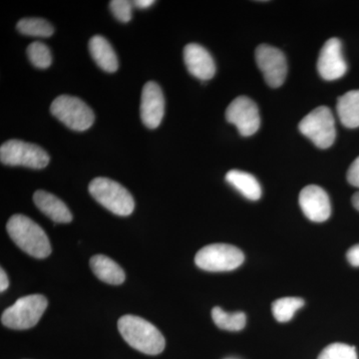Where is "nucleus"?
<instances>
[{"label":"nucleus","mask_w":359,"mask_h":359,"mask_svg":"<svg viewBox=\"0 0 359 359\" xmlns=\"http://www.w3.org/2000/svg\"><path fill=\"white\" fill-rule=\"evenodd\" d=\"M118 330L130 346L148 355L160 354L166 346L160 330L140 316H122L118 320Z\"/></svg>","instance_id":"obj_1"},{"label":"nucleus","mask_w":359,"mask_h":359,"mask_svg":"<svg viewBox=\"0 0 359 359\" xmlns=\"http://www.w3.org/2000/svg\"><path fill=\"white\" fill-rule=\"evenodd\" d=\"M11 240L23 252L36 259H45L51 254V245L43 229L23 215H14L6 224Z\"/></svg>","instance_id":"obj_2"},{"label":"nucleus","mask_w":359,"mask_h":359,"mask_svg":"<svg viewBox=\"0 0 359 359\" xmlns=\"http://www.w3.org/2000/svg\"><path fill=\"white\" fill-rule=\"evenodd\" d=\"M89 193L99 204L117 216H130L134 211L135 202L131 194L113 180L102 177L92 180Z\"/></svg>","instance_id":"obj_3"},{"label":"nucleus","mask_w":359,"mask_h":359,"mask_svg":"<svg viewBox=\"0 0 359 359\" xmlns=\"http://www.w3.org/2000/svg\"><path fill=\"white\" fill-rule=\"evenodd\" d=\"M47 306L48 302L44 295H26L4 311L2 325L11 330H20L35 327L46 311Z\"/></svg>","instance_id":"obj_4"},{"label":"nucleus","mask_w":359,"mask_h":359,"mask_svg":"<svg viewBox=\"0 0 359 359\" xmlns=\"http://www.w3.org/2000/svg\"><path fill=\"white\" fill-rule=\"evenodd\" d=\"M299 128L302 135L320 149L330 148L337 137L334 114L327 106H320L309 113L299 122Z\"/></svg>","instance_id":"obj_5"},{"label":"nucleus","mask_w":359,"mask_h":359,"mask_svg":"<svg viewBox=\"0 0 359 359\" xmlns=\"http://www.w3.org/2000/svg\"><path fill=\"white\" fill-rule=\"evenodd\" d=\"M244 252L235 245L226 244L208 245L195 257V263L207 271H230L244 263Z\"/></svg>","instance_id":"obj_6"},{"label":"nucleus","mask_w":359,"mask_h":359,"mask_svg":"<svg viewBox=\"0 0 359 359\" xmlns=\"http://www.w3.org/2000/svg\"><path fill=\"white\" fill-rule=\"evenodd\" d=\"M54 117L74 131H86L94 123V113L81 99L69 95L57 97L51 104Z\"/></svg>","instance_id":"obj_7"},{"label":"nucleus","mask_w":359,"mask_h":359,"mask_svg":"<svg viewBox=\"0 0 359 359\" xmlns=\"http://www.w3.org/2000/svg\"><path fill=\"white\" fill-rule=\"evenodd\" d=\"M0 161L7 166H23L44 169L49 164L46 151L35 144L21 140H9L0 147Z\"/></svg>","instance_id":"obj_8"},{"label":"nucleus","mask_w":359,"mask_h":359,"mask_svg":"<svg viewBox=\"0 0 359 359\" xmlns=\"http://www.w3.org/2000/svg\"><path fill=\"white\" fill-rule=\"evenodd\" d=\"M226 121L235 125L238 133L250 137L261 126V116L257 104L247 96L237 97L226 111Z\"/></svg>","instance_id":"obj_9"},{"label":"nucleus","mask_w":359,"mask_h":359,"mask_svg":"<svg viewBox=\"0 0 359 359\" xmlns=\"http://www.w3.org/2000/svg\"><path fill=\"white\" fill-rule=\"evenodd\" d=\"M256 61L269 87L282 86L287 73V60L282 50L271 45L261 44L256 49Z\"/></svg>","instance_id":"obj_10"},{"label":"nucleus","mask_w":359,"mask_h":359,"mask_svg":"<svg viewBox=\"0 0 359 359\" xmlns=\"http://www.w3.org/2000/svg\"><path fill=\"white\" fill-rule=\"evenodd\" d=\"M318 73L327 81H334L344 76L347 71L342 44L339 39H330L321 48L318 60Z\"/></svg>","instance_id":"obj_11"},{"label":"nucleus","mask_w":359,"mask_h":359,"mask_svg":"<svg viewBox=\"0 0 359 359\" xmlns=\"http://www.w3.org/2000/svg\"><path fill=\"white\" fill-rule=\"evenodd\" d=\"M299 205L306 218L316 223H323L332 215V205L327 193L320 187H304L299 193Z\"/></svg>","instance_id":"obj_12"},{"label":"nucleus","mask_w":359,"mask_h":359,"mask_svg":"<svg viewBox=\"0 0 359 359\" xmlns=\"http://www.w3.org/2000/svg\"><path fill=\"white\" fill-rule=\"evenodd\" d=\"M141 119L149 129H156L162 122L165 113V99L162 89L156 82H147L141 97Z\"/></svg>","instance_id":"obj_13"},{"label":"nucleus","mask_w":359,"mask_h":359,"mask_svg":"<svg viewBox=\"0 0 359 359\" xmlns=\"http://www.w3.org/2000/svg\"><path fill=\"white\" fill-rule=\"evenodd\" d=\"M184 61L189 72L202 80L212 79L216 73V65L210 52L197 43H190L184 48Z\"/></svg>","instance_id":"obj_14"},{"label":"nucleus","mask_w":359,"mask_h":359,"mask_svg":"<svg viewBox=\"0 0 359 359\" xmlns=\"http://www.w3.org/2000/svg\"><path fill=\"white\" fill-rule=\"evenodd\" d=\"M33 201L40 211L46 215L54 223L68 224L72 221V214L67 205L56 196L46 191L39 190L33 195Z\"/></svg>","instance_id":"obj_15"},{"label":"nucleus","mask_w":359,"mask_h":359,"mask_svg":"<svg viewBox=\"0 0 359 359\" xmlns=\"http://www.w3.org/2000/svg\"><path fill=\"white\" fill-rule=\"evenodd\" d=\"M92 58L101 69L113 73L118 69V58L109 41L101 35H95L89 41Z\"/></svg>","instance_id":"obj_16"},{"label":"nucleus","mask_w":359,"mask_h":359,"mask_svg":"<svg viewBox=\"0 0 359 359\" xmlns=\"http://www.w3.org/2000/svg\"><path fill=\"white\" fill-rule=\"evenodd\" d=\"M90 268L94 275L104 283L114 285H119L124 283V271L110 257L103 255H96L90 259Z\"/></svg>","instance_id":"obj_17"},{"label":"nucleus","mask_w":359,"mask_h":359,"mask_svg":"<svg viewBox=\"0 0 359 359\" xmlns=\"http://www.w3.org/2000/svg\"><path fill=\"white\" fill-rule=\"evenodd\" d=\"M337 115L341 124L349 129L359 127V90L346 92L337 104Z\"/></svg>","instance_id":"obj_18"},{"label":"nucleus","mask_w":359,"mask_h":359,"mask_svg":"<svg viewBox=\"0 0 359 359\" xmlns=\"http://www.w3.org/2000/svg\"><path fill=\"white\" fill-rule=\"evenodd\" d=\"M226 181L247 199L257 201L262 197L261 185L256 177L248 172L231 170L226 175Z\"/></svg>","instance_id":"obj_19"},{"label":"nucleus","mask_w":359,"mask_h":359,"mask_svg":"<svg viewBox=\"0 0 359 359\" xmlns=\"http://www.w3.org/2000/svg\"><path fill=\"white\" fill-rule=\"evenodd\" d=\"M212 318L217 327L229 332H240L244 330L247 323V316L242 311L226 313L219 306L212 309Z\"/></svg>","instance_id":"obj_20"},{"label":"nucleus","mask_w":359,"mask_h":359,"mask_svg":"<svg viewBox=\"0 0 359 359\" xmlns=\"http://www.w3.org/2000/svg\"><path fill=\"white\" fill-rule=\"evenodd\" d=\"M304 306L301 297H283L271 304V311L278 323H287L294 318L295 311Z\"/></svg>","instance_id":"obj_21"},{"label":"nucleus","mask_w":359,"mask_h":359,"mask_svg":"<svg viewBox=\"0 0 359 359\" xmlns=\"http://www.w3.org/2000/svg\"><path fill=\"white\" fill-rule=\"evenodd\" d=\"M18 32L23 35L46 39L54 33L53 26L42 18H23L18 23Z\"/></svg>","instance_id":"obj_22"},{"label":"nucleus","mask_w":359,"mask_h":359,"mask_svg":"<svg viewBox=\"0 0 359 359\" xmlns=\"http://www.w3.org/2000/svg\"><path fill=\"white\" fill-rule=\"evenodd\" d=\"M27 55L33 66L40 69H46L52 63L50 49L42 42H33L27 48Z\"/></svg>","instance_id":"obj_23"},{"label":"nucleus","mask_w":359,"mask_h":359,"mask_svg":"<svg viewBox=\"0 0 359 359\" xmlns=\"http://www.w3.org/2000/svg\"><path fill=\"white\" fill-rule=\"evenodd\" d=\"M318 359H358L356 349L354 346L346 344H330L321 351Z\"/></svg>","instance_id":"obj_24"},{"label":"nucleus","mask_w":359,"mask_h":359,"mask_svg":"<svg viewBox=\"0 0 359 359\" xmlns=\"http://www.w3.org/2000/svg\"><path fill=\"white\" fill-rule=\"evenodd\" d=\"M133 4L128 0H113L110 2L111 13L121 22L127 23L132 18Z\"/></svg>","instance_id":"obj_25"},{"label":"nucleus","mask_w":359,"mask_h":359,"mask_svg":"<svg viewBox=\"0 0 359 359\" xmlns=\"http://www.w3.org/2000/svg\"><path fill=\"white\" fill-rule=\"evenodd\" d=\"M347 181L351 185L359 188V157L353 161L347 171Z\"/></svg>","instance_id":"obj_26"},{"label":"nucleus","mask_w":359,"mask_h":359,"mask_svg":"<svg viewBox=\"0 0 359 359\" xmlns=\"http://www.w3.org/2000/svg\"><path fill=\"white\" fill-rule=\"evenodd\" d=\"M346 257L351 266L359 268V245L351 247L347 252Z\"/></svg>","instance_id":"obj_27"},{"label":"nucleus","mask_w":359,"mask_h":359,"mask_svg":"<svg viewBox=\"0 0 359 359\" xmlns=\"http://www.w3.org/2000/svg\"><path fill=\"white\" fill-rule=\"evenodd\" d=\"M0 280H1L0 282V292H4L9 285L8 278H7L6 273L4 269H0Z\"/></svg>","instance_id":"obj_28"},{"label":"nucleus","mask_w":359,"mask_h":359,"mask_svg":"<svg viewBox=\"0 0 359 359\" xmlns=\"http://www.w3.org/2000/svg\"><path fill=\"white\" fill-rule=\"evenodd\" d=\"M133 6L138 7V8L146 9L148 7L152 6L155 4L154 0H136L132 2Z\"/></svg>","instance_id":"obj_29"},{"label":"nucleus","mask_w":359,"mask_h":359,"mask_svg":"<svg viewBox=\"0 0 359 359\" xmlns=\"http://www.w3.org/2000/svg\"><path fill=\"white\" fill-rule=\"evenodd\" d=\"M351 201H353V207L359 211V192L354 194Z\"/></svg>","instance_id":"obj_30"}]
</instances>
